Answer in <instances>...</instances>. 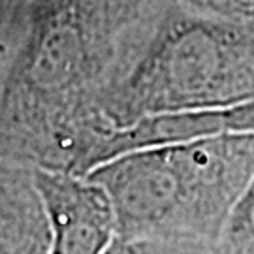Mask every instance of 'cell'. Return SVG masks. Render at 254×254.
Returning a JSON list of instances; mask_svg holds the SVG:
<instances>
[{"label": "cell", "instance_id": "3957f363", "mask_svg": "<svg viewBox=\"0 0 254 254\" xmlns=\"http://www.w3.org/2000/svg\"><path fill=\"white\" fill-rule=\"evenodd\" d=\"M121 239H190L215 245L254 177V134L143 149L94 168Z\"/></svg>", "mask_w": 254, "mask_h": 254}, {"label": "cell", "instance_id": "8992f818", "mask_svg": "<svg viewBox=\"0 0 254 254\" xmlns=\"http://www.w3.org/2000/svg\"><path fill=\"white\" fill-rule=\"evenodd\" d=\"M0 254H51V232L32 168L0 160Z\"/></svg>", "mask_w": 254, "mask_h": 254}, {"label": "cell", "instance_id": "7a4b0ae2", "mask_svg": "<svg viewBox=\"0 0 254 254\" xmlns=\"http://www.w3.org/2000/svg\"><path fill=\"white\" fill-rule=\"evenodd\" d=\"M254 102V23L151 0L125 30L81 127Z\"/></svg>", "mask_w": 254, "mask_h": 254}, {"label": "cell", "instance_id": "6da1fadb", "mask_svg": "<svg viewBox=\"0 0 254 254\" xmlns=\"http://www.w3.org/2000/svg\"><path fill=\"white\" fill-rule=\"evenodd\" d=\"M151 0H28L0 75V160L70 172L73 139L121 38Z\"/></svg>", "mask_w": 254, "mask_h": 254}, {"label": "cell", "instance_id": "30bf717a", "mask_svg": "<svg viewBox=\"0 0 254 254\" xmlns=\"http://www.w3.org/2000/svg\"><path fill=\"white\" fill-rule=\"evenodd\" d=\"M173 2L215 17L254 23V0H173Z\"/></svg>", "mask_w": 254, "mask_h": 254}, {"label": "cell", "instance_id": "52a82bcc", "mask_svg": "<svg viewBox=\"0 0 254 254\" xmlns=\"http://www.w3.org/2000/svg\"><path fill=\"white\" fill-rule=\"evenodd\" d=\"M213 247L217 254H254V177L232 209Z\"/></svg>", "mask_w": 254, "mask_h": 254}, {"label": "cell", "instance_id": "ba28073f", "mask_svg": "<svg viewBox=\"0 0 254 254\" xmlns=\"http://www.w3.org/2000/svg\"><path fill=\"white\" fill-rule=\"evenodd\" d=\"M104 254H217L215 247L190 239H121Z\"/></svg>", "mask_w": 254, "mask_h": 254}, {"label": "cell", "instance_id": "9c48e42d", "mask_svg": "<svg viewBox=\"0 0 254 254\" xmlns=\"http://www.w3.org/2000/svg\"><path fill=\"white\" fill-rule=\"evenodd\" d=\"M28 0H0V75L23 34Z\"/></svg>", "mask_w": 254, "mask_h": 254}, {"label": "cell", "instance_id": "5b68a950", "mask_svg": "<svg viewBox=\"0 0 254 254\" xmlns=\"http://www.w3.org/2000/svg\"><path fill=\"white\" fill-rule=\"evenodd\" d=\"M51 232V254H104L117 237L108 192L87 175L32 170Z\"/></svg>", "mask_w": 254, "mask_h": 254}, {"label": "cell", "instance_id": "277c9868", "mask_svg": "<svg viewBox=\"0 0 254 254\" xmlns=\"http://www.w3.org/2000/svg\"><path fill=\"white\" fill-rule=\"evenodd\" d=\"M226 134H254V102L151 115L119 128L87 125L79 128L73 141L72 173L89 175L94 168L123 154Z\"/></svg>", "mask_w": 254, "mask_h": 254}]
</instances>
